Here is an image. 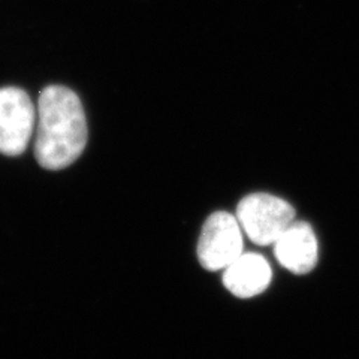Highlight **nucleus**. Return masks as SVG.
Returning a JSON list of instances; mask_svg holds the SVG:
<instances>
[{"instance_id":"nucleus-6","label":"nucleus","mask_w":359,"mask_h":359,"mask_svg":"<svg viewBox=\"0 0 359 359\" xmlns=\"http://www.w3.org/2000/svg\"><path fill=\"white\" fill-rule=\"evenodd\" d=\"M273 271L261 255L243 253L228 268H224L223 283L232 295L252 298L262 294L271 283Z\"/></svg>"},{"instance_id":"nucleus-1","label":"nucleus","mask_w":359,"mask_h":359,"mask_svg":"<svg viewBox=\"0 0 359 359\" xmlns=\"http://www.w3.org/2000/svg\"><path fill=\"white\" fill-rule=\"evenodd\" d=\"M35 156L45 170H63L86 149L87 121L80 97L63 86L45 87L36 108Z\"/></svg>"},{"instance_id":"nucleus-3","label":"nucleus","mask_w":359,"mask_h":359,"mask_svg":"<svg viewBox=\"0 0 359 359\" xmlns=\"http://www.w3.org/2000/svg\"><path fill=\"white\" fill-rule=\"evenodd\" d=\"M243 255V229L237 217L219 211L204 223L198 241L199 264L208 271L228 268Z\"/></svg>"},{"instance_id":"nucleus-4","label":"nucleus","mask_w":359,"mask_h":359,"mask_svg":"<svg viewBox=\"0 0 359 359\" xmlns=\"http://www.w3.org/2000/svg\"><path fill=\"white\" fill-rule=\"evenodd\" d=\"M36 128V108L18 87L0 88V153L18 156L27 149Z\"/></svg>"},{"instance_id":"nucleus-5","label":"nucleus","mask_w":359,"mask_h":359,"mask_svg":"<svg viewBox=\"0 0 359 359\" xmlns=\"http://www.w3.org/2000/svg\"><path fill=\"white\" fill-rule=\"evenodd\" d=\"M277 261L290 273L302 276L318 264V240L306 222H294L273 244Z\"/></svg>"},{"instance_id":"nucleus-2","label":"nucleus","mask_w":359,"mask_h":359,"mask_svg":"<svg viewBox=\"0 0 359 359\" xmlns=\"http://www.w3.org/2000/svg\"><path fill=\"white\" fill-rule=\"evenodd\" d=\"M235 217L250 241L269 245L295 222V210L282 198L252 194L240 201Z\"/></svg>"}]
</instances>
